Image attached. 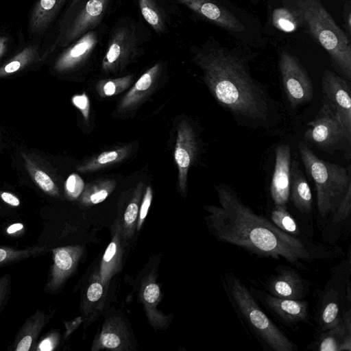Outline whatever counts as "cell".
Segmentation results:
<instances>
[{"label": "cell", "instance_id": "obj_1", "mask_svg": "<svg viewBox=\"0 0 351 351\" xmlns=\"http://www.w3.org/2000/svg\"><path fill=\"white\" fill-rule=\"evenodd\" d=\"M216 190L219 206L208 208V226L219 241L257 256L282 258L303 270L317 261L333 260L343 255L337 245L296 238L282 231L268 218L254 212L229 186L219 185Z\"/></svg>", "mask_w": 351, "mask_h": 351}, {"label": "cell", "instance_id": "obj_2", "mask_svg": "<svg viewBox=\"0 0 351 351\" xmlns=\"http://www.w3.org/2000/svg\"><path fill=\"white\" fill-rule=\"evenodd\" d=\"M193 60L219 104L237 117L264 122L270 117L272 101L262 84L250 74L247 58L210 37L191 49Z\"/></svg>", "mask_w": 351, "mask_h": 351}, {"label": "cell", "instance_id": "obj_3", "mask_svg": "<svg viewBox=\"0 0 351 351\" xmlns=\"http://www.w3.org/2000/svg\"><path fill=\"white\" fill-rule=\"evenodd\" d=\"M293 14L298 26L328 52L335 69L341 76L351 80V43L319 0H284Z\"/></svg>", "mask_w": 351, "mask_h": 351}, {"label": "cell", "instance_id": "obj_4", "mask_svg": "<svg viewBox=\"0 0 351 351\" xmlns=\"http://www.w3.org/2000/svg\"><path fill=\"white\" fill-rule=\"evenodd\" d=\"M222 287L241 324L264 350H298L295 343L273 322L238 276L232 272L224 273Z\"/></svg>", "mask_w": 351, "mask_h": 351}, {"label": "cell", "instance_id": "obj_5", "mask_svg": "<svg viewBox=\"0 0 351 351\" xmlns=\"http://www.w3.org/2000/svg\"><path fill=\"white\" fill-rule=\"evenodd\" d=\"M298 149L305 170L315 186L317 224L322 231L351 187L350 175L345 167L319 158L304 141L299 143Z\"/></svg>", "mask_w": 351, "mask_h": 351}, {"label": "cell", "instance_id": "obj_6", "mask_svg": "<svg viewBox=\"0 0 351 351\" xmlns=\"http://www.w3.org/2000/svg\"><path fill=\"white\" fill-rule=\"evenodd\" d=\"M350 247L346 259L331 269V276L319 293L313 317L316 334L324 332L338 324L351 305Z\"/></svg>", "mask_w": 351, "mask_h": 351}, {"label": "cell", "instance_id": "obj_7", "mask_svg": "<svg viewBox=\"0 0 351 351\" xmlns=\"http://www.w3.org/2000/svg\"><path fill=\"white\" fill-rule=\"evenodd\" d=\"M205 21L223 29L236 38L248 43L252 38V21L245 12L224 0H173Z\"/></svg>", "mask_w": 351, "mask_h": 351}, {"label": "cell", "instance_id": "obj_8", "mask_svg": "<svg viewBox=\"0 0 351 351\" xmlns=\"http://www.w3.org/2000/svg\"><path fill=\"white\" fill-rule=\"evenodd\" d=\"M112 4V0H73L62 21L54 47H67L97 27Z\"/></svg>", "mask_w": 351, "mask_h": 351}, {"label": "cell", "instance_id": "obj_9", "mask_svg": "<svg viewBox=\"0 0 351 351\" xmlns=\"http://www.w3.org/2000/svg\"><path fill=\"white\" fill-rule=\"evenodd\" d=\"M134 22L122 20L118 22L110 34L106 50L101 61V69L106 73L124 69L141 53L142 41Z\"/></svg>", "mask_w": 351, "mask_h": 351}, {"label": "cell", "instance_id": "obj_10", "mask_svg": "<svg viewBox=\"0 0 351 351\" xmlns=\"http://www.w3.org/2000/svg\"><path fill=\"white\" fill-rule=\"evenodd\" d=\"M304 138L323 151L330 152L343 148L350 138L337 116L324 104L307 124Z\"/></svg>", "mask_w": 351, "mask_h": 351}, {"label": "cell", "instance_id": "obj_11", "mask_svg": "<svg viewBox=\"0 0 351 351\" xmlns=\"http://www.w3.org/2000/svg\"><path fill=\"white\" fill-rule=\"evenodd\" d=\"M279 70L285 93L292 107L296 108L311 101L313 97L312 82L296 57L287 51H282Z\"/></svg>", "mask_w": 351, "mask_h": 351}, {"label": "cell", "instance_id": "obj_12", "mask_svg": "<svg viewBox=\"0 0 351 351\" xmlns=\"http://www.w3.org/2000/svg\"><path fill=\"white\" fill-rule=\"evenodd\" d=\"M255 300L283 326L295 329L302 323H309L311 315L308 302L275 297L265 290L251 286L249 288Z\"/></svg>", "mask_w": 351, "mask_h": 351}, {"label": "cell", "instance_id": "obj_13", "mask_svg": "<svg viewBox=\"0 0 351 351\" xmlns=\"http://www.w3.org/2000/svg\"><path fill=\"white\" fill-rule=\"evenodd\" d=\"M322 104L338 118L351 138V97L349 84L344 77L326 70L322 77Z\"/></svg>", "mask_w": 351, "mask_h": 351}, {"label": "cell", "instance_id": "obj_14", "mask_svg": "<svg viewBox=\"0 0 351 351\" xmlns=\"http://www.w3.org/2000/svg\"><path fill=\"white\" fill-rule=\"evenodd\" d=\"M275 274L264 283L265 291L278 298L303 300L310 291L311 283L297 268L279 265L274 268Z\"/></svg>", "mask_w": 351, "mask_h": 351}, {"label": "cell", "instance_id": "obj_15", "mask_svg": "<svg viewBox=\"0 0 351 351\" xmlns=\"http://www.w3.org/2000/svg\"><path fill=\"white\" fill-rule=\"evenodd\" d=\"M197 152L195 132L189 123L183 119L177 129L174 159L178 170V181L181 191L186 189L187 175Z\"/></svg>", "mask_w": 351, "mask_h": 351}, {"label": "cell", "instance_id": "obj_16", "mask_svg": "<svg viewBox=\"0 0 351 351\" xmlns=\"http://www.w3.org/2000/svg\"><path fill=\"white\" fill-rule=\"evenodd\" d=\"M99 34L97 29L90 30L68 45L58 56L54 65L58 72L71 71L87 60L99 43Z\"/></svg>", "mask_w": 351, "mask_h": 351}, {"label": "cell", "instance_id": "obj_17", "mask_svg": "<svg viewBox=\"0 0 351 351\" xmlns=\"http://www.w3.org/2000/svg\"><path fill=\"white\" fill-rule=\"evenodd\" d=\"M291 148L287 144L276 149L275 165L270 186L274 206H287L289 197Z\"/></svg>", "mask_w": 351, "mask_h": 351}, {"label": "cell", "instance_id": "obj_18", "mask_svg": "<svg viewBox=\"0 0 351 351\" xmlns=\"http://www.w3.org/2000/svg\"><path fill=\"white\" fill-rule=\"evenodd\" d=\"M307 349L317 351H350L351 308L345 311L339 324L317 335Z\"/></svg>", "mask_w": 351, "mask_h": 351}, {"label": "cell", "instance_id": "obj_19", "mask_svg": "<svg viewBox=\"0 0 351 351\" xmlns=\"http://www.w3.org/2000/svg\"><path fill=\"white\" fill-rule=\"evenodd\" d=\"M351 214V187L346 191L343 198L335 210L328 218L322 230V241L324 243L336 245L342 234L350 232V217Z\"/></svg>", "mask_w": 351, "mask_h": 351}, {"label": "cell", "instance_id": "obj_20", "mask_svg": "<svg viewBox=\"0 0 351 351\" xmlns=\"http://www.w3.org/2000/svg\"><path fill=\"white\" fill-rule=\"evenodd\" d=\"M289 199L301 215L308 216L311 214L312 193L298 160L291 162Z\"/></svg>", "mask_w": 351, "mask_h": 351}, {"label": "cell", "instance_id": "obj_21", "mask_svg": "<svg viewBox=\"0 0 351 351\" xmlns=\"http://www.w3.org/2000/svg\"><path fill=\"white\" fill-rule=\"evenodd\" d=\"M161 71V65L156 63L147 70L122 98L117 106L119 112L134 109L151 93Z\"/></svg>", "mask_w": 351, "mask_h": 351}, {"label": "cell", "instance_id": "obj_22", "mask_svg": "<svg viewBox=\"0 0 351 351\" xmlns=\"http://www.w3.org/2000/svg\"><path fill=\"white\" fill-rule=\"evenodd\" d=\"M67 0H37L31 12L29 30L32 34H44Z\"/></svg>", "mask_w": 351, "mask_h": 351}, {"label": "cell", "instance_id": "obj_23", "mask_svg": "<svg viewBox=\"0 0 351 351\" xmlns=\"http://www.w3.org/2000/svg\"><path fill=\"white\" fill-rule=\"evenodd\" d=\"M49 319V316L40 310L27 319L16 335L12 344L14 350H29Z\"/></svg>", "mask_w": 351, "mask_h": 351}, {"label": "cell", "instance_id": "obj_24", "mask_svg": "<svg viewBox=\"0 0 351 351\" xmlns=\"http://www.w3.org/2000/svg\"><path fill=\"white\" fill-rule=\"evenodd\" d=\"M53 265L45 287V291L49 293L55 291L58 288L74 263L72 252L66 247L53 250Z\"/></svg>", "mask_w": 351, "mask_h": 351}, {"label": "cell", "instance_id": "obj_25", "mask_svg": "<svg viewBox=\"0 0 351 351\" xmlns=\"http://www.w3.org/2000/svg\"><path fill=\"white\" fill-rule=\"evenodd\" d=\"M269 219L280 230L294 237L312 239L306 230L301 229L296 220L288 211L287 206H274Z\"/></svg>", "mask_w": 351, "mask_h": 351}, {"label": "cell", "instance_id": "obj_26", "mask_svg": "<svg viewBox=\"0 0 351 351\" xmlns=\"http://www.w3.org/2000/svg\"><path fill=\"white\" fill-rule=\"evenodd\" d=\"M130 151L129 147H122L103 152L84 162L77 169L82 173H89L106 168L122 161L127 157Z\"/></svg>", "mask_w": 351, "mask_h": 351}, {"label": "cell", "instance_id": "obj_27", "mask_svg": "<svg viewBox=\"0 0 351 351\" xmlns=\"http://www.w3.org/2000/svg\"><path fill=\"white\" fill-rule=\"evenodd\" d=\"M141 14L156 33L162 34L167 28V16L156 0H138Z\"/></svg>", "mask_w": 351, "mask_h": 351}, {"label": "cell", "instance_id": "obj_28", "mask_svg": "<svg viewBox=\"0 0 351 351\" xmlns=\"http://www.w3.org/2000/svg\"><path fill=\"white\" fill-rule=\"evenodd\" d=\"M47 245H35L24 249L0 246V269L19 261L47 253Z\"/></svg>", "mask_w": 351, "mask_h": 351}, {"label": "cell", "instance_id": "obj_29", "mask_svg": "<svg viewBox=\"0 0 351 351\" xmlns=\"http://www.w3.org/2000/svg\"><path fill=\"white\" fill-rule=\"evenodd\" d=\"M38 45H28L0 67V77L12 74L27 65L36 57Z\"/></svg>", "mask_w": 351, "mask_h": 351}, {"label": "cell", "instance_id": "obj_30", "mask_svg": "<svg viewBox=\"0 0 351 351\" xmlns=\"http://www.w3.org/2000/svg\"><path fill=\"white\" fill-rule=\"evenodd\" d=\"M132 75L99 81L97 84V91L101 97L116 95L125 89L132 84Z\"/></svg>", "mask_w": 351, "mask_h": 351}, {"label": "cell", "instance_id": "obj_31", "mask_svg": "<svg viewBox=\"0 0 351 351\" xmlns=\"http://www.w3.org/2000/svg\"><path fill=\"white\" fill-rule=\"evenodd\" d=\"M27 169L37 185L45 193L58 195V188L51 177L44 171L38 168L27 156H25Z\"/></svg>", "mask_w": 351, "mask_h": 351}, {"label": "cell", "instance_id": "obj_32", "mask_svg": "<svg viewBox=\"0 0 351 351\" xmlns=\"http://www.w3.org/2000/svg\"><path fill=\"white\" fill-rule=\"evenodd\" d=\"M273 22L276 27L287 32L295 31L299 27L293 14L285 5L274 10Z\"/></svg>", "mask_w": 351, "mask_h": 351}, {"label": "cell", "instance_id": "obj_33", "mask_svg": "<svg viewBox=\"0 0 351 351\" xmlns=\"http://www.w3.org/2000/svg\"><path fill=\"white\" fill-rule=\"evenodd\" d=\"M115 186L113 180H97L95 184H89L87 192L88 199L92 204H96L103 202Z\"/></svg>", "mask_w": 351, "mask_h": 351}, {"label": "cell", "instance_id": "obj_34", "mask_svg": "<svg viewBox=\"0 0 351 351\" xmlns=\"http://www.w3.org/2000/svg\"><path fill=\"white\" fill-rule=\"evenodd\" d=\"M84 188V183L82 178L76 173L71 174L65 183V189L71 197H77Z\"/></svg>", "mask_w": 351, "mask_h": 351}, {"label": "cell", "instance_id": "obj_35", "mask_svg": "<svg viewBox=\"0 0 351 351\" xmlns=\"http://www.w3.org/2000/svg\"><path fill=\"white\" fill-rule=\"evenodd\" d=\"M11 293V276H0V315L5 307Z\"/></svg>", "mask_w": 351, "mask_h": 351}, {"label": "cell", "instance_id": "obj_36", "mask_svg": "<svg viewBox=\"0 0 351 351\" xmlns=\"http://www.w3.org/2000/svg\"><path fill=\"white\" fill-rule=\"evenodd\" d=\"M72 103L82 112L84 119L89 117L90 103L87 95L85 93L75 95L72 97Z\"/></svg>", "mask_w": 351, "mask_h": 351}, {"label": "cell", "instance_id": "obj_37", "mask_svg": "<svg viewBox=\"0 0 351 351\" xmlns=\"http://www.w3.org/2000/svg\"><path fill=\"white\" fill-rule=\"evenodd\" d=\"M152 190L151 186H149L146 189V191L144 195L143 202H142V204L141 206V210H140L141 222L147 216L149 208L151 202H152Z\"/></svg>", "mask_w": 351, "mask_h": 351}, {"label": "cell", "instance_id": "obj_38", "mask_svg": "<svg viewBox=\"0 0 351 351\" xmlns=\"http://www.w3.org/2000/svg\"><path fill=\"white\" fill-rule=\"evenodd\" d=\"M160 289L157 285H148L143 293L144 299L149 303L154 302L159 297Z\"/></svg>", "mask_w": 351, "mask_h": 351}, {"label": "cell", "instance_id": "obj_39", "mask_svg": "<svg viewBox=\"0 0 351 351\" xmlns=\"http://www.w3.org/2000/svg\"><path fill=\"white\" fill-rule=\"evenodd\" d=\"M138 213V206L135 202H131L125 211L124 219L128 224H131L136 219Z\"/></svg>", "mask_w": 351, "mask_h": 351}, {"label": "cell", "instance_id": "obj_40", "mask_svg": "<svg viewBox=\"0 0 351 351\" xmlns=\"http://www.w3.org/2000/svg\"><path fill=\"white\" fill-rule=\"evenodd\" d=\"M103 345L108 348H114L119 346L121 341L119 337L114 333H105L101 336Z\"/></svg>", "mask_w": 351, "mask_h": 351}, {"label": "cell", "instance_id": "obj_41", "mask_svg": "<svg viewBox=\"0 0 351 351\" xmlns=\"http://www.w3.org/2000/svg\"><path fill=\"white\" fill-rule=\"evenodd\" d=\"M103 288L101 284L93 283L87 291V298L91 302L97 301L102 295Z\"/></svg>", "mask_w": 351, "mask_h": 351}, {"label": "cell", "instance_id": "obj_42", "mask_svg": "<svg viewBox=\"0 0 351 351\" xmlns=\"http://www.w3.org/2000/svg\"><path fill=\"white\" fill-rule=\"evenodd\" d=\"M1 199L7 204L13 206H18L20 204V201L13 194L8 192H3L1 194Z\"/></svg>", "mask_w": 351, "mask_h": 351}, {"label": "cell", "instance_id": "obj_43", "mask_svg": "<svg viewBox=\"0 0 351 351\" xmlns=\"http://www.w3.org/2000/svg\"><path fill=\"white\" fill-rule=\"evenodd\" d=\"M343 18L346 23V27L347 29V32L349 36H350L351 32V11H350V3L348 2V4L345 6Z\"/></svg>", "mask_w": 351, "mask_h": 351}, {"label": "cell", "instance_id": "obj_44", "mask_svg": "<svg viewBox=\"0 0 351 351\" xmlns=\"http://www.w3.org/2000/svg\"><path fill=\"white\" fill-rule=\"evenodd\" d=\"M116 253V244L114 242H111L108 246L105 254L104 255V260L106 262L110 261Z\"/></svg>", "mask_w": 351, "mask_h": 351}, {"label": "cell", "instance_id": "obj_45", "mask_svg": "<svg viewBox=\"0 0 351 351\" xmlns=\"http://www.w3.org/2000/svg\"><path fill=\"white\" fill-rule=\"evenodd\" d=\"M8 45V38L0 36V58L4 55Z\"/></svg>", "mask_w": 351, "mask_h": 351}, {"label": "cell", "instance_id": "obj_46", "mask_svg": "<svg viewBox=\"0 0 351 351\" xmlns=\"http://www.w3.org/2000/svg\"><path fill=\"white\" fill-rule=\"evenodd\" d=\"M53 349V343L49 338L43 340L40 346V350H51Z\"/></svg>", "mask_w": 351, "mask_h": 351}, {"label": "cell", "instance_id": "obj_47", "mask_svg": "<svg viewBox=\"0 0 351 351\" xmlns=\"http://www.w3.org/2000/svg\"><path fill=\"white\" fill-rule=\"evenodd\" d=\"M23 228V225L21 223H15L8 227L7 232L9 234L14 233L15 232L20 230Z\"/></svg>", "mask_w": 351, "mask_h": 351}, {"label": "cell", "instance_id": "obj_48", "mask_svg": "<svg viewBox=\"0 0 351 351\" xmlns=\"http://www.w3.org/2000/svg\"><path fill=\"white\" fill-rule=\"evenodd\" d=\"M249 1H250L251 3H252L254 5H256L259 0H249Z\"/></svg>", "mask_w": 351, "mask_h": 351}]
</instances>
